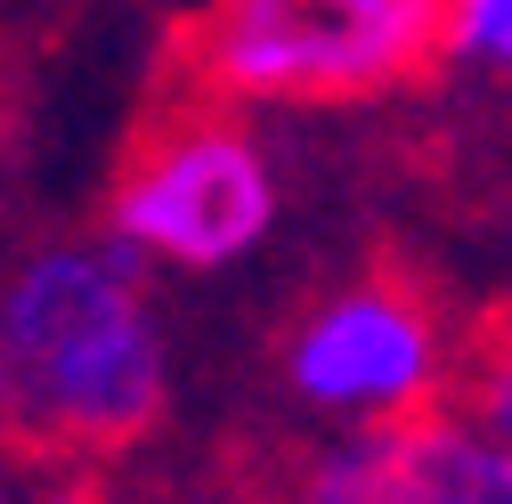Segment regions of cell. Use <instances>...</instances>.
Instances as JSON below:
<instances>
[{
  "label": "cell",
  "mask_w": 512,
  "mask_h": 504,
  "mask_svg": "<svg viewBox=\"0 0 512 504\" xmlns=\"http://www.w3.org/2000/svg\"><path fill=\"white\" fill-rule=\"evenodd\" d=\"M447 407L512 456V309H496V318H480L464 334V350H456V399H447Z\"/></svg>",
  "instance_id": "52a82bcc"
},
{
  "label": "cell",
  "mask_w": 512,
  "mask_h": 504,
  "mask_svg": "<svg viewBox=\"0 0 512 504\" xmlns=\"http://www.w3.org/2000/svg\"><path fill=\"white\" fill-rule=\"evenodd\" d=\"M277 504H382V431H317L269 480Z\"/></svg>",
  "instance_id": "8992f818"
},
{
  "label": "cell",
  "mask_w": 512,
  "mask_h": 504,
  "mask_svg": "<svg viewBox=\"0 0 512 504\" xmlns=\"http://www.w3.org/2000/svg\"><path fill=\"white\" fill-rule=\"evenodd\" d=\"M179 415V342L155 269L106 228L41 236L0 269V456L106 480Z\"/></svg>",
  "instance_id": "6da1fadb"
},
{
  "label": "cell",
  "mask_w": 512,
  "mask_h": 504,
  "mask_svg": "<svg viewBox=\"0 0 512 504\" xmlns=\"http://www.w3.org/2000/svg\"><path fill=\"white\" fill-rule=\"evenodd\" d=\"M439 66V0H204L179 82L236 114H342Z\"/></svg>",
  "instance_id": "7a4b0ae2"
},
{
  "label": "cell",
  "mask_w": 512,
  "mask_h": 504,
  "mask_svg": "<svg viewBox=\"0 0 512 504\" xmlns=\"http://www.w3.org/2000/svg\"><path fill=\"white\" fill-rule=\"evenodd\" d=\"M439 57L464 74L512 82V0H439Z\"/></svg>",
  "instance_id": "ba28073f"
},
{
  "label": "cell",
  "mask_w": 512,
  "mask_h": 504,
  "mask_svg": "<svg viewBox=\"0 0 512 504\" xmlns=\"http://www.w3.org/2000/svg\"><path fill=\"white\" fill-rule=\"evenodd\" d=\"M277 220H285L277 147L252 131V114L196 98V90L163 106L122 147L106 179V212H98V228L122 252H139L147 269H179V277L244 269L252 252H269Z\"/></svg>",
  "instance_id": "3957f363"
},
{
  "label": "cell",
  "mask_w": 512,
  "mask_h": 504,
  "mask_svg": "<svg viewBox=\"0 0 512 504\" xmlns=\"http://www.w3.org/2000/svg\"><path fill=\"white\" fill-rule=\"evenodd\" d=\"M147 504H277V496H269V480H252V472H212V480H179V488H163Z\"/></svg>",
  "instance_id": "9c48e42d"
},
{
  "label": "cell",
  "mask_w": 512,
  "mask_h": 504,
  "mask_svg": "<svg viewBox=\"0 0 512 504\" xmlns=\"http://www.w3.org/2000/svg\"><path fill=\"white\" fill-rule=\"evenodd\" d=\"M0 504H25V472H17L9 456H0Z\"/></svg>",
  "instance_id": "30bf717a"
},
{
  "label": "cell",
  "mask_w": 512,
  "mask_h": 504,
  "mask_svg": "<svg viewBox=\"0 0 512 504\" xmlns=\"http://www.w3.org/2000/svg\"><path fill=\"white\" fill-rule=\"evenodd\" d=\"M382 504H512V456L456 407L382 431Z\"/></svg>",
  "instance_id": "5b68a950"
},
{
  "label": "cell",
  "mask_w": 512,
  "mask_h": 504,
  "mask_svg": "<svg viewBox=\"0 0 512 504\" xmlns=\"http://www.w3.org/2000/svg\"><path fill=\"white\" fill-rule=\"evenodd\" d=\"M456 350L464 326L415 277L350 269L277 334V391L317 431H391L456 399Z\"/></svg>",
  "instance_id": "277c9868"
}]
</instances>
